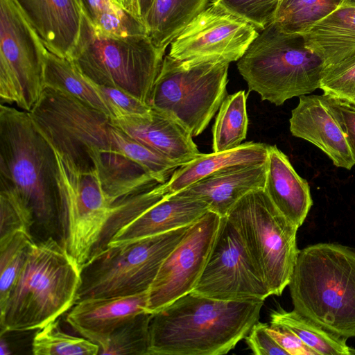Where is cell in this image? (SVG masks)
Instances as JSON below:
<instances>
[{"mask_svg": "<svg viewBox=\"0 0 355 355\" xmlns=\"http://www.w3.org/2000/svg\"><path fill=\"white\" fill-rule=\"evenodd\" d=\"M28 113L56 156L73 170H78L90 155L101 162L121 153L164 184L179 167L131 139L112 123L111 116L56 89L45 87Z\"/></svg>", "mask_w": 355, "mask_h": 355, "instance_id": "1", "label": "cell"}, {"mask_svg": "<svg viewBox=\"0 0 355 355\" xmlns=\"http://www.w3.org/2000/svg\"><path fill=\"white\" fill-rule=\"evenodd\" d=\"M263 303L184 295L153 313L148 355L225 354L259 321Z\"/></svg>", "mask_w": 355, "mask_h": 355, "instance_id": "2", "label": "cell"}, {"mask_svg": "<svg viewBox=\"0 0 355 355\" xmlns=\"http://www.w3.org/2000/svg\"><path fill=\"white\" fill-rule=\"evenodd\" d=\"M0 187L15 193L43 230L53 233L59 227L60 178L55 152L27 112L3 103L0 106Z\"/></svg>", "mask_w": 355, "mask_h": 355, "instance_id": "3", "label": "cell"}, {"mask_svg": "<svg viewBox=\"0 0 355 355\" xmlns=\"http://www.w3.org/2000/svg\"><path fill=\"white\" fill-rule=\"evenodd\" d=\"M80 265L52 236L33 242L4 308L1 335L39 329L75 304Z\"/></svg>", "mask_w": 355, "mask_h": 355, "instance_id": "4", "label": "cell"}, {"mask_svg": "<svg viewBox=\"0 0 355 355\" xmlns=\"http://www.w3.org/2000/svg\"><path fill=\"white\" fill-rule=\"evenodd\" d=\"M294 310L346 339L355 338V250L319 243L299 251L288 284Z\"/></svg>", "mask_w": 355, "mask_h": 355, "instance_id": "5", "label": "cell"}, {"mask_svg": "<svg viewBox=\"0 0 355 355\" xmlns=\"http://www.w3.org/2000/svg\"><path fill=\"white\" fill-rule=\"evenodd\" d=\"M237 68L250 92L278 106L320 88L323 61L302 34L284 32L272 21L250 44Z\"/></svg>", "mask_w": 355, "mask_h": 355, "instance_id": "6", "label": "cell"}, {"mask_svg": "<svg viewBox=\"0 0 355 355\" xmlns=\"http://www.w3.org/2000/svg\"><path fill=\"white\" fill-rule=\"evenodd\" d=\"M164 55L148 35H107L97 32L83 13L69 60L94 84L119 89L149 105Z\"/></svg>", "mask_w": 355, "mask_h": 355, "instance_id": "7", "label": "cell"}, {"mask_svg": "<svg viewBox=\"0 0 355 355\" xmlns=\"http://www.w3.org/2000/svg\"><path fill=\"white\" fill-rule=\"evenodd\" d=\"M190 225L107 245L82 266L81 284L76 302L148 291L164 261Z\"/></svg>", "mask_w": 355, "mask_h": 355, "instance_id": "8", "label": "cell"}, {"mask_svg": "<svg viewBox=\"0 0 355 355\" xmlns=\"http://www.w3.org/2000/svg\"><path fill=\"white\" fill-rule=\"evenodd\" d=\"M229 64L184 62L166 55L153 86L150 107L176 121L192 137L198 136L227 95Z\"/></svg>", "mask_w": 355, "mask_h": 355, "instance_id": "9", "label": "cell"}, {"mask_svg": "<svg viewBox=\"0 0 355 355\" xmlns=\"http://www.w3.org/2000/svg\"><path fill=\"white\" fill-rule=\"evenodd\" d=\"M225 216L238 230L270 295H281L300 251L299 227L277 209L263 189L245 194Z\"/></svg>", "mask_w": 355, "mask_h": 355, "instance_id": "10", "label": "cell"}, {"mask_svg": "<svg viewBox=\"0 0 355 355\" xmlns=\"http://www.w3.org/2000/svg\"><path fill=\"white\" fill-rule=\"evenodd\" d=\"M47 49L14 0H0V98L28 112L44 86Z\"/></svg>", "mask_w": 355, "mask_h": 355, "instance_id": "11", "label": "cell"}, {"mask_svg": "<svg viewBox=\"0 0 355 355\" xmlns=\"http://www.w3.org/2000/svg\"><path fill=\"white\" fill-rule=\"evenodd\" d=\"M55 157L60 178V243L82 268L103 235L113 204L97 172L77 173Z\"/></svg>", "mask_w": 355, "mask_h": 355, "instance_id": "12", "label": "cell"}, {"mask_svg": "<svg viewBox=\"0 0 355 355\" xmlns=\"http://www.w3.org/2000/svg\"><path fill=\"white\" fill-rule=\"evenodd\" d=\"M193 294L221 300H265L271 295L238 230L226 217L220 224Z\"/></svg>", "mask_w": 355, "mask_h": 355, "instance_id": "13", "label": "cell"}, {"mask_svg": "<svg viewBox=\"0 0 355 355\" xmlns=\"http://www.w3.org/2000/svg\"><path fill=\"white\" fill-rule=\"evenodd\" d=\"M258 35L254 25L216 1L171 43L168 55L184 62L230 63L243 55Z\"/></svg>", "mask_w": 355, "mask_h": 355, "instance_id": "14", "label": "cell"}, {"mask_svg": "<svg viewBox=\"0 0 355 355\" xmlns=\"http://www.w3.org/2000/svg\"><path fill=\"white\" fill-rule=\"evenodd\" d=\"M220 216L207 211L191 224L162 264L148 290V309L155 313L196 286L207 263Z\"/></svg>", "mask_w": 355, "mask_h": 355, "instance_id": "15", "label": "cell"}, {"mask_svg": "<svg viewBox=\"0 0 355 355\" xmlns=\"http://www.w3.org/2000/svg\"><path fill=\"white\" fill-rule=\"evenodd\" d=\"M291 134L323 151L337 167L350 170L355 164L345 135L324 95H302L291 112Z\"/></svg>", "mask_w": 355, "mask_h": 355, "instance_id": "16", "label": "cell"}, {"mask_svg": "<svg viewBox=\"0 0 355 355\" xmlns=\"http://www.w3.org/2000/svg\"><path fill=\"white\" fill-rule=\"evenodd\" d=\"M148 309V291L129 295L87 298L76 302L67 322L83 338L103 345L120 326Z\"/></svg>", "mask_w": 355, "mask_h": 355, "instance_id": "17", "label": "cell"}, {"mask_svg": "<svg viewBox=\"0 0 355 355\" xmlns=\"http://www.w3.org/2000/svg\"><path fill=\"white\" fill-rule=\"evenodd\" d=\"M49 51L69 59L83 19L80 0H14Z\"/></svg>", "mask_w": 355, "mask_h": 355, "instance_id": "18", "label": "cell"}, {"mask_svg": "<svg viewBox=\"0 0 355 355\" xmlns=\"http://www.w3.org/2000/svg\"><path fill=\"white\" fill-rule=\"evenodd\" d=\"M112 123L131 139L152 149L179 166L200 154L192 135L173 119L152 109L147 116L112 118Z\"/></svg>", "mask_w": 355, "mask_h": 355, "instance_id": "19", "label": "cell"}, {"mask_svg": "<svg viewBox=\"0 0 355 355\" xmlns=\"http://www.w3.org/2000/svg\"><path fill=\"white\" fill-rule=\"evenodd\" d=\"M266 171L267 162L229 166L173 195L202 200L209 211L223 217L245 194L264 188Z\"/></svg>", "mask_w": 355, "mask_h": 355, "instance_id": "20", "label": "cell"}, {"mask_svg": "<svg viewBox=\"0 0 355 355\" xmlns=\"http://www.w3.org/2000/svg\"><path fill=\"white\" fill-rule=\"evenodd\" d=\"M302 35L323 61L321 78L355 64V6L343 3Z\"/></svg>", "mask_w": 355, "mask_h": 355, "instance_id": "21", "label": "cell"}, {"mask_svg": "<svg viewBox=\"0 0 355 355\" xmlns=\"http://www.w3.org/2000/svg\"><path fill=\"white\" fill-rule=\"evenodd\" d=\"M209 211L202 200L166 194L120 228L107 245L168 232L190 225Z\"/></svg>", "mask_w": 355, "mask_h": 355, "instance_id": "22", "label": "cell"}, {"mask_svg": "<svg viewBox=\"0 0 355 355\" xmlns=\"http://www.w3.org/2000/svg\"><path fill=\"white\" fill-rule=\"evenodd\" d=\"M264 191L277 209L300 227L312 207L306 180L300 177L288 157L275 145H268Z\"/></svg>", "mask_w": 355, "mask_h": 355, "instance_id": "23", "label": "cell"}, {"mask_svg": "<svg viewBox=\"0 0 355 355\" xmlns=\"http://www.w3.org/2000/svg\"><path fill=\"white\" fill-rule=\"evenodd\" d=\"M268 145L253 141L239 147L209 154L200 153L192 161L179 166L160 187L165 194L173 195L207 176L229 166L263 163L268 161Z\"/></svg>", "mask_w": 355, "mask_h": 355, "instance_id": "24", "label": "cell"}, {"mask_svg": "<svg viewBox=\"0 0 355 355\" xmlns=\"http://www.w3.org/2000/svg\"><path fill=\"white\" fill-rule=\"evenodd\" d=\"M217 0H155L144 24L147 34L164 51L185 28Z\"/></svg>", "mask_w": 355, "mask_h": 355, "instance_id": "25", "label": "cell"}, {"mask_svg": "<svg viewBox=\"0 0 355 355\" xmlns=\"http://www.w3.org/2000/svg\"><path fill=\"white\" fill-rule=\"evenodd\" d=\"M44 86L71 95L112 119V112L96 86L69 59L49 50L45 55Z\"/></svg>", "mask_w": 355, "mask_h": 355, "instance_id": "26", "label": "cell"}, {"mask_svg": "<svg viewBox=\"0 0 355 355\" xmlns=\"http://www.w3.org/2000/svg\"><path fill=\"white\" fill-rule=\"evenodd\" d=\"M270 316V323L290 329L318 355H350L347 339L327 330L294 309L287 311L279 307Z\"/></svg>", "mask_w": 355, "mask_h": 355, "instance_id": "27", "label": "cell"}, {"mask_svg": "<svg viewBox=\"0 0 355 355\" xmlns=\"http://www.w3.org/2000/svg\"><path fill=\"white\" fill-rule=\"evenodd\" d=\"M218 110L212 128L215 153L236 148L246 138L248 118L245 91L227 95Z\"/></svg>", "mask_w": 355, "mask_h": 355, "instance_id": "28", "label": "cell"}, {"mask_svg": "<svg viewBox=\"0 0 355 355\" xmlns=\"http://www.w3.org/2000/svg\"><path fill=\"white\" fill-rule=\"evenodd\" d=\"M83 15L98 33L113 36L148 35L144 23L114 0H80Z\"/></svg>", "mask_w": 355, "mask_h": 355, "instance_id": "29", "label": "cell"}, {"mask_svg": "<svg viewBox=\"0 0 355 355\" xmlns=\"http://www.w3.org/2000/svg\"><path fill=\"white\" fill-rule=\"evenodd\" d=\"M344 0H279L273 22L284 32L302 34L324 19Z\"/></svg>", "mask_w": 355, "mask_h": 355, "instance_id": "30", "label": "cell"}, {"mask_svg": "<svg viewBox=\"0 0 355 355\" xmlns=\"http://www.w3.org/2000/svg\"><path fill=\"white\" fill-rule=\"evenodd\" d=\"M153 316V313H142L125 322L99 347L98 354L148 355Z\"/></svg>", "mask_w": 355, "mask_h": 355, "instance_id": "31", "label": "cell"}, {"mask_svg": "<svg viewBox=\"0 0 355 355\" xmlns=\"http://www.w3.org/2000/svg\"><path fill=\"white\" fill-rule=\"evenodd\" d=\"M98 352V345L64 332L58 319L37 329L32 341L35 355H96Z\"/></svg>", "mask_w": 355, "mask_h": 355, "instance_id": "32", "label": "cell"}, {"mask_svg": "<svg viewBox=\"0 0 355 355\" xmlns=\"http://www.w3.org/2000/svg\"><path fill=\"white\" fill-rule=\"evenodd\" d=\"M33 242L30 232L19 230L0 243V311L8 300Z\"/></svg>", "mask_w": 355, "mask_h": 355, "instance_id": "33", "label": "cell"}, {"mask_svg": "<svg viewBox=\"0 0 355 355\" xmlns=\"http://www.w3.org/2000/svg\"><path fill=\"white\" fill-rule=\"evenodd\" d=\"M35 224L34 214L23 200L12 191L0 187V243L17 231L31 232Z\"/></svg>", "mask_w": 355, "mask_h": 355, "instance_id": "34", "label": "cell"}, {"mask_svg": "<svg viewBox=\"0 0 355 355\" xmlns=\"http://www.w3.org/2000/svg\"><path fill=\"white\" fill-rule=\"evenodd\" d=\"M232 13L245 19L259 31L274 20L279 0H217Z\"/></svg>", "mask_w": 355, "mask_h": 355, "instance_id": "35", "label": "cell"}, {"mask_svg": "<svg viewBox=\"0 0 355 355\" xmlns=\"http://www.w3.org/2000/svg\"><path fill=\"white\" fill-rule=\"evenodd\" d=\"M95 85L110 107L113 119L126 116H147L151 114L152 108L148 105L128 93L115 87Z\"/></svg>", "mask_w": 355, "mask_h": 355, "instance_id": "36", "label": "cell"}, {"mask_svg": "<svg viewBox=\"0 0 355 355\" xmlns=\"http://www.w3.org/2000/svg\"><path fill=\"white\" fill-rule=\"evenodd\" d=\"M320 89L323 95L355 107V64L321 78Z\"/></svg>", "mask_w": 355, "mask_h": 355, "instance_id": "37", "label": "cell"}, {"mask_svg": "<svg viewBox=\"0 0 355 355\" xmlns=\"http://www.w3.org/2000/svg\"><path fill=\"white\" fill-rule=\"evenodd\" d=\"M268 324L257 322L245 337L252 353L255 355H288L267 330Z\"/></svg>", "mask_w": 355, "mask_h": 355, "instance_id": "38", "label": "cell"}, {"mask_svg": "<svg viewBox=\"0 0 355 355\" xmlns=\"http://www.w3.org/2000/svg\"><path fill=\"white\" fill-rule=\"evenodd\" d=\"M267 330L288 355H318L296 334L282 324L270 323L268 326Z\"/></svg>", "mask_w": 355, "mask_h": 355, "instance_id": "39", "label": "cell"}, {"mask_svg": "<svg viewBox=\"0 0 355 355\" xmlns=\"http://www.w3.org/2000/svg\"><path fill=\"white\" fill-rule=\"evenodd\" d=\"M327 97L329 107L343 130L355 162V107Z\"/></svg>", "mask_w": 355, "mask_h": 355, "instance_id": "40", "label": "cell"}, {"mask_svg": "<svg viewBox=\"0 0 355 355\" xmlns=\"http://www.w3.org/2000/svg\"><path fill=\"white\" fill-rule=\"evenodd\" d=\"M155 0H137L139 11V17L144 23L146 16L151 8Z\"/></svg>", "mask_w": 355, "mask_h": 355, "instance_id": "41", "label": "cell"}, {"mask_svg": "<svg viewBox=\"0 0 355 355\" xmlns=\"http://www.w3.org/2000/svg\"><path fill=\"white\" fill-rule=\"evenodd\" d=\"M122 8L139 17L137 0H114Z\"/></svg>", "mask_w": 355, "mask_h": 355, "instance_id": "42", "label": "cell"}, {"mask_svg": "<svg viewBox=\"0 0 355 355\" xmlns=\"http://www.w3.org/2000/svg\"><path fill=\"white\" fill-rule=\"evenodd\" d=\"M344 3L355 6V0H344Z\"/></svg>", "mask_w": 355, "mask_h": 355, "instance_id": "43", "label": "cell"}, {"mask_svg": "<svg viewBox=\"0 0 355 355\" xmlns=\"http://www.w3.org/2000/svg\"><path fill=\"white\" fill-rule=\"evenodd\" d=\"M350 355H355V349L350 347Z\"/></svg>", "mask_w": 355, "mask_h": 355, "instance_id": "44", "label": "cell"}]
</instances>
